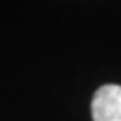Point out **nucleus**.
Masks as SVG:
<instances>
[{"mask_svg":"<svg viewBox=\"0 0 121 121\" xmlns=\"http://www.w3.org/2000/svg\"><path fill=\"white\" fill-rule=\"evenodd\" d=\"M93 121H121V85H102L91 101Z\"/></svg>","mask_w":121,"mask_h":121,"instance_id":"1","label":"nucleus"}]
</instances>
